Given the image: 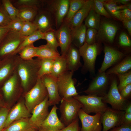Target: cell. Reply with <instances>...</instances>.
Wrapping results in <instances>:
<instances>
[{"label":"cell","instance_id":"4","mask_svg":"<svg viewBox=\"0 0 131 131\" xmlns=\"http://www.w3.org/2000/svg\"><path fill=\"white\" fill-rule=\"evenodd\" d=\"M48 95L47 90L41 79L39 78L34 86L24 94L25 104L30 113Z\"/></svg>","mask_w":131,"mask_h":131},{"label":"cell","instance_id":"50","mask_svg":"<svg viewBox=\"0 0 131 131\" xmlns=\"http://www.w3.org/2000/svg\"><path fill=\"white\" fill-rule=\"evenodd\" d=\"M121 15L122 21L124 20H131V10L127 8L121 10Z\"/></svg>","mask_w":131,"mask_h":131},{"label":"cell","instance_id":"45","mask_svg":"<svg viewBox=\"0 0 131 131\" xmlns=\"http://www.w3.org/2000/svg\"><path fill=\"white\" fill-rule=\"evenodd\" d=\"M97 30L92 28H88L86 30L85 42L89 45L93 44L95 42Z\"/></svg>","mask_w":131,"mask_h":131},{"label":"cell","instance_id":"28","mask_svg":"<svg viewBox=\"0 0 131 131\" xmlns=\"http://www.w3.org/2000/svg\"><path fill=\"white\" fill-rule=\"evenodd\" d=\"M102 1L105 7L112 16L122 21L121 16V10L126 8L125 5H118L114 0H102Z\"/></svg>","mask_w":131,"mask_h":131},{"label":"cell","instance_id":"7","mask_svg":"<svg viewBox=\"0 0 131 131\" xmlns=\"http://www.w3.org/2000/svg\"><path fill=\"white\" fill-rule=\"evenodd\" d=\"M74 72L68 71L57 77V84L59 94L61 99L78 95L72 78Z\"/></svg>","mask_w":131,"mask_h":131},{"label":"cell","instance_id":"41","mask_svg":"<svg viewBox=\"0 0 131 131\" xmlns=\"http://www.w3.org/2000/svg\"><path fill=\"white\" fill-rule=\"evenodd\" d=\"M119 80V83L118 86V89L119 92L124 87L131 84V72L117 74Z\"/></svg>","mask_w":131,"mask_h":131},{"label":"cell","instance_id":"3","mask_svg":"<svg viewBox=\"0 0 131 131\" xmlns=\"http://www.w3.org/2000/svg\"><path fill=\"white\" fill-rule=\"evenodd\" d=\"M43 8L51 13L57 29L63 22L67 15L69 0H43Z\"/></svg>","mask_w":131,"mask_h":131},{"label":"cell","instance_id":"30","mask_svg":"<svg viewBox=\"0 0 131 131\" xmlns=\"http://www.w3.org/2000/svg\"><path fill=\"white\" fill-rule=\"evenodd\" d=\"M17 8L18 11L17 17L24 22H33L38 10L35 8L27 7Z\"/></svg>","mask_w":131,"mask_h":131},{"label":"cell","instance_id":"29","mask_svg":"<svg viewBox=\"0 0 131 131\" xmlns=\"http://www.w3.org/2000/svg\"><path fill=\"white\" fill-rule=\"evenodd\" d=\"M131 68V58L129 57L109 69L106 73L108 75L112 74H123L127 73Z\"/></svg>","mask_w":131,"mask_h":131},{"label":"cell","instance_id":"52","mask_svg":"<svg viewBox=\"0 0 131 131\" xmlns=\"http://www.w3.org/2000/svg\"><path fill=\"white\" fill-rule=\"evenodd\" d=\"M131 125V113H125L123 117L120 125Z\"/></svg>","mask_w":131,"mask_h":131},{"label":"cell","instance_id":"37","mask_svg":"<svg viewBox=\"0 0 131 131\" xmlns=\"http://www.w3.org/2000/svg\"><path fill=\"white\" fill-rule=\"evenodd\" d=\"M38 47H35L33 44H30L24 48L18 54L22 59L29 60L36 57Z\"/></svg>","mask_w":131,"mask_h":131},{"label":"cell","instance_id":"34","mask_svg":"<svg viewBox=\"0 0 131 131\" xmlns=\"http://www.w3.org/2000/svg\"><path fill=\"white\" fill-rule=\"evenodd\" d=\"M10 1L17 8L27 7L35 8L39 10L42 8L43 6V0H14Z\"/></svg>","mask_w":131,"mask_h":131},{"label":"cell","instance_id":"40","mask_svg":"<svg viewBox=\"0 0 131 131\" xmlns=\"http://www.w3.org/2000/svg\"><path fill=\"white\" fill-rule=\"evenodd\" d=\"M37 30V26L33 22H25L20 33L23 35L26 36L32 35Z\"/></svg>","mask_w":131,"mask_h":131},{"label":"cell","instance_id":"36","mask_svg":"<svg viewBox=\"0 0 131 131\" xmlns=\"http://www.w3.org/2000/svg\"><path fill=\"white\" fill-rule=\"evenodd\" d=\"M40 59V67L38 77L39 78H41L45 75L51 74L53 63L55 59Z\"/></svg>","mask_w":131,"mask_h":131},{"label":"cell","instance_id":"39","mask_svg":"<svg viewBox=\"0 0 131 131\" xmlns=\"http://www.w3.org/2000/svg\"><path fill=\"white\" fill-rule=\"evenodd\" d=\"M1 2L12 20L17 17L18 9L12 4L10 0H2Z\"/></svg>","mask_w":131,"mask_h":131},{"label":"cell","instance_id":"9","mask_svg":"<svg viewBox=\"0 0 131 131\" xmlns=\"http://www.w3.org/2000/svg\"><path fill=\"white\" fill-rule=\"evenodd\" d=\"M99 44L96 43L89 45L85 42L79 48L80 56L84 61V66L91 72L94 71L96 60L99 53Z\"/></svg>","mask_w":131,"mask_h":131},{"label":"cell","instance_id":"56","mask_svg":"<svg viewBox=\"0 0 131 131\" xmlns=\"http://www.w3.org/2000/svg\"><path fill=\"white\" fill-rule=\"evenodd\" d=\"M114 0L116 3H119L124 5L126 4L130 1L129 0Z\"/></svg>","mask_w":131,"mask_h":131},{"label":"cell","instance_id":"6","mask_svg":"<svg viewBox=\"0 0 131 131\" xmlns=\"http://www.w3.org/2000/svg\"><path fill=\"white\" fill-rule=\"evenodd\" d=\"M26 37L10 30L0 44V57L13 55Z\"/></svg>","mask_w":131,"mask_h":131},{"label":"cell","instance_id":"57","mask_svg":"<svg viewBox=\"0 0 131 131\" xmlns=\"http://www.w3.org/2000/svg\"><path fill=\"white\" fill-rule=\"evenodd\" d=\"M6 105L1 98H0V107L2 106H5Z\"/></svg>","mask_w":131,"mask_h":131},{"label":"cell","instance_id":"11","mask_svg":"<svg viewBox=\"0 0 131 131\" xmlns=\"http://www.w3.org/2000/svg\"><path fill=\"white\" fill-rule=\"evenodd\" d=\"M124 111L118 110L108 107L102 114L100 121L103 125L102 131H108L120 125Z\"/></svg>","mask_w":131,"mask_h":131},{"label":"cell","instance_id":"17","mask_svg":"<svg viewBox=\"0 0 131 131\" xmlns=\"http://www.w3.org/2000/svg\"><path fill=\"white\" fill-rule=\"evenodd\" d=\"M37 26L38 30L44 33L53 29L55 23L51 13L47 9L42 8L39 9L33 22Z\"/></svg>","mask_w":131,"mask_h":131},{"label":"cell","instance_id":"14","mask_svg":"<svg viewBox=\"0 0 131 131\" xmlns=\"http://www.w3.org/2000/svg\"><path fill=\"white\" fill-rule=\"evenodd\" d=\"M102 114L98 113L90 115L81 109L78 112V116L80 120L82 127L81 131H102V126L100 121Z\"/></svg>","mask_w":131,"mask_h":131},{"label":"cell","instance_id":"58","mask_svg":"<svg viewBox=\"0 0 131 131\" xmlns=\"http://www.w3.org/2000/svg\"><path fill=\"white\" fill-rule=\"evenodd\" d=\"M126 8L131 10V3L127 4L125 5Z\"/></svg>","mask_w":131,"mask_h":131},{"label":"cell","instance_id":"5","mask_svg":"<svg viewBox=\"0 0 131 131\" xmlns=\"http://www.w3.org/2000/svg\"><path fill=\"white\" fill-rule=\"evenodd\" d=\"M74 97L81 104V109L89 114L92 113L102 114L108 107L107 104L103 101L102 97L87 95H78Z\"/></svg>","mask_w":131,"mask_h":131},{"label":"cell","instance_id":"46","mask_svg":"<svg viewBox=\"0 0 131 131\" xmlns=\"http://www.w3.org/2000/svg\"><path fill=\"white\" fill-rule=\"evenodd\" d=\"M9 109L6 105L0 107V131H2L5 126Z\"/></svg>","mask_w":131,"mask_h":131},{"label":"cell","instance_id":"19","mask_svg":"<svg viewBox=\"0 0 131 131\" xmlns=\"http://www.w3.org/2000/svg\"><path fill=\"white\" fill-rule=\"evenodd\" d=\"M31 115L30 112L25 105V102L20 101L9 110L7 117L5 128L16 121L29 118Z\"/></svg>","mask_w":131,"mask_h":131},{"label":"cell","instance_id":"32","mask_svg":"<svg viewBox=\"0 0 131 131\" xmlns=\"http://www.w3.org/2000/svg\"><path fill=\"white\" fill-rule=\"evenodd\" d=\"M100 23V15L96 12L93 7L85 18L84 25L88 28H93L98 31Z\"/></svg>","mask_w":131,"mask_h":131},{"label":"cell","instance_id":"27","mask_svg":"<svg viewBox=\"0 0 131 131\" xmlns=\"http://www.w3.org/2000/svg\"><path fill=\"white\" fill-rule=\"evenodd\" d=\"M58 51L50 47L47 44L38 47L36 57L41 59H55L60 56Z\"/></svg>","mask_w":131,"mask_h":131},{"label":"cell","instance_id":"13","mask_svg":"<svg viewBox=\"0 0 131 131\" xmlns=\"http://www.w3.org/2000/svg\"><path fill=\"white\" fill-rule=\"evenodd\" d=\"M55 34L61 49L62 55H65L72 43L71 30L69 23L64 21L60 27L55 30Z\"/></svg>","mask_w":131,"mask_h":131},{"label":"cell","instance_id":"31","mask_svg":"<svg viewBox=\"0 0 131 131\" xmlns=\"http://www.w3.org/2000/svg\"><path fill=\"white\" fill-rule=\"evenodd\" d=\"M86 0H69L68 11L64 21L69 23L76 13L82 7Z\"/></svg>","mask_w":131,"mask_h":131},{"label":"cell","instance_id":"49","mask_svg":"<svg viewBox=\"0 0 131 131\" xmlns=\"http://www.w3.org/2000/svg\"><path fill=\"white\" fill-rule=\"evenodd\" d=\"M122 97L125 100L129 101L131 94V84L123 88L120 92Z\"/></svg>","mask_w":131,"mask_h":131},{"label":"cell","instance_id":"22","mask_svg":"<svg viewBox=\"0 0 131 131\" xmlns=\"http://www.w3.org/2000/svg\"><path fill=\"white\" fill-rule=\"evenodd\" d=\"M118 30V27L114 23L108 21H102L97 31L96 38L101 41L112 43Z\"/></svg>","mask_w":131,"mask_h":131},{"label":"cell","instance_id":"20","mask_svg":"<svg viewBox=\"0 0 131 131\" xmlns=\"http://www.w3.org/2000/svg\"><path fill=\"white\" fill-rule=\"evenodd\" d=\"M93 7V0H86L83 6L76 13L68 23L71 31L72 38L75 31L82 24L83 20Z\"/></svg>","mask_w":131,"mask_h":131},{"label":"cell","instance_id":"15","mask_svg":"<svg viewBox=\"0 0 131 131\" xmlns=\"http://www.w3.org/2000/svg\"><path fill=\"white\" fill-rule=\"evenodd\" d=\"M2 90L5 98L7 100L23 92L20 78L16 70L4 84Z\"/></svg>","mask_w":131,"mask_h":131},{"label":"cell","instance_id":"60","mask_svg":"<svg viewBox=\"0 0 131 131\" xmlns=\"http://www.w3.org/2000/svg\"><path fill=\"white\" fill-rule=\"evenodd\" d=\"M1 94L0 93V98H1Z\"/></svg>","mask_w":131,"mask_h":131},{"label":"cell","instance_id":"21","mask_svg":"<svg viewBox=\"0 0 131 131\" xmlns=\"http://www.w3.org/2000/svg\"><path fill=\"white\" fill-rule=\"evenodd\" d=\"M19 55H12L4 58L0 64V83L6 82L15 72Z\"/></svg>","mask_w":131,"mask_h":131},{"label":"cell","instance_id":"26","mask_svg":"<svg viewBox=\"0 0 131 131\" xmlns=\"http://www.w3.org/2000/svg\"><path fill=\"white\" fill-rule=\"evenodd\" d=\"M29 118L16 121L4 129L2 131H29L35 129L31 124Z\"/></svg>","mask_w":131,"mask_h":131},{"label":"cell","instance_id":"53","mask_svg":"<svg viewBox=\"0 0 131 131\" xmlns=\"http://www.w3.org/2000/svg\"><path fill=\"white\" fill-rule=\"evenodd\" d=\"M10 30L7 26L0 27V44Z\"/></svg>","mask_w":131,"mask_h":131},{"label":"cell","instance_id":"2","mask_svg":"<svg viewBox=\"0 0 131 131\" xmlns=\"http://www.w3.org/2000/svg\"><path fill=\"white\" fill-rule=\"evenodd\" d=\"M59 109L61 114L60 120L66 126L78 117V113L82 105L74 97L62 98Z\"/></svg>","mask_w":131,"mask_h":131},{"label":"cell","instance_id":"24","mask_svg":"<svg viewBox=\"0 0 131 131\" xmlns=\"http://www.w3.org/2000/svg\"><path fill=\"white\" fill-rule=\"evenodd\" d=\"M78 48L72 43L66 54L68 71L74 72L81 66V56Z\"/></svg>","mask_w":131,"mask_h":131},{"label":"cell","instance_id":"33","mask_svg":"<svg viewBox=\"0 0 131 131\" xmlns=\"http://www.w3.org/2000/svg\"><path fill=\"white\" fill-rule=\"evenodd\" d=\"M87 27L82 24L72 37V44L79 48L85 42Z\"/></svg>","mask_w":131,"mask_h":131},{"label":"cell","instance_id":"48","mask_svg":"<svg viewBox=\"0 0 131 131\" xmlns=\"http://www.w3.org/2000/svg\"><path fill=\"white\" fill-rule=\"evenodd\" d=\"M78 117L59 131H80Z\"/></svg>","mask_w":131,"mask_h":131},{"label":"cell","instance_id":"8","mask_svg":"<svg viewBox=\"0 0 131 131\" xmlns=\"http://www.w3.org/2000/svg\"><path fill=\"white\" fill-rule=\"evenodd\" d=\"M116 79L112 81L108 92L103 97V101L110 104L114 109L124 111L130 101L124 99L121 96L118 88Z\"/></svg>","mask_w":131,"mask_h":131},{"label":"cell","instance_id":"44","mask_svg":"<svg viewBox=\"0 0 131 131\" xmlns=\"http://www.w3.org/2000/svg\"><path fill=\"white\" fill-rule=\"evenodd\" d=\"M24 22L17 18L12 20L7 26L11 30L20 33L22 28Z\"/></svg>","mask_w":131,"mask_h":131},{"label":"cell","instance_id":"18","mask_svg":"<svg viewBox=\"0 0 131 131\" xmlns=\"http://www.w3.org/2000/svg\"><path fill=\"white\" fill-rule=\"evenodd\" d=\"M58 109L53 105L48 116L38 130V131H59L66 126L58 118L57 113Z\"/></svg>","mask_w":131,"mask_h":131},{"label":"cell","instance_id":"1","mask_svg":"<svg viewBox=\"0 0 131 131\" xmlns=\"http://www.w3.org/2000/svg\"><path fill=\"white\" fill-rule=\"evenodd\" d=\"M40 60L37 58L29 60L21 58L19 56L15 70L21 81L24 94L31 89L39 78Z\"/></svg>","mask_w":131,"mask_h":131},{"label":"cell","instance_id":"16","mask_svg":"<svg viewBox=\"0 0 131 131\" xmlns=\"http://www.w3.org/2000/svg\"><path fill=\"white\" fill-rule=\"evenodd\" d=\"M41 78L48 92L49 106L58 104L62 99L58 92L57 78L50 74L45 75Z\"/></svg>","mask_w":131,"mask_h":131},{"label":"cell","instance_id":"25","mask_svg":"<svg viewBox=\"0 0 131 131\" xmlns=\"http://www.w3.org/2000/svg\"><path fill=\"white\" fill-rule=\"evenodd\" d=\"M68 71L66 55H60L54 59L51 74L57 78Z\"/></svg>","mask_w":131,"mask_h":131},{"label":"cell","instance_id":"12","mask_svg":"<svg viewBox=\"0 0 131 131\" xmlns=\"http://www.w3.org/2000/svg\"><path fill=\"white\" fill-rule=\"evenodd\" d=\"M48 95L41 103L32 110L29 118V122L33 128L38 130L42 124L48 116L49 112Z\"/></svg>","mask_w":131,"mask_h":131},{"label":"cell","instance_id":"43","mask_svg":"<svg viewBox=\"0 0 131 131\" xmlns=\"http://www.w3.org/2000/svg\"><path fill=\"white\" fill-rule=\"evenodd\" d=\"M11 21L1 1H0V27L7 26Z\"/></svg>","mask_w":131,"mask_h":131},{"label":"cell","instance_id":"10","mask_svg":"<svg viewBox=\"0 0 131 131\" xmlns=\"http://www.w3.org/2000/svg\"><path fill=\"white\" fill-rule=\"evenodd\" d=\"M108 75L105 72L99 73L92 80L84 92L88 95L104 96L107 93L109 84Z\"/></svg>","mask_w":131,"mask_h":131},{"label":"cell","instance_id":"54","mask_svg":"<svg viewBox=\"0 0 131 131\" xmlns=\"http://www.w3.org/2000/svg\"><path fill=\"white\" fill-rule=\"evenodd\" d=\"M124 27L126 29L130 35H131V20H124L123 21Z\"/></svg>","mask_w":131,"mask_h":131},{"label":"cell","instance_id":"38","mask_svg":"<svg viewBox=\"0 0 131 131\" xmlns=\"http://www.w3.org/2000/svg\"><path fill=\"white\" fill-rule=\"evenodd\" d=\"M55 30L52 29L44 33L43 39L46 41L47 44L50 47L58 51L57 48L59 44L55 35Z\"/></svg>","mask_w":131,"mask_h":131},{"label":"cell","instance_id":"23","mask_svg":"<svg viewBox=\"0 0 131 131\" xmlns=\"http://www.w3.org/2000/svg\"><path fill=\"white\" fill-rule=\"evenodd\" d=\"M104 57L99 73L104 72L108 68L121 59L124 56L121 52L107 45L104 48Z\"/></svg>","mask_w":131,"mask_h":131},{"label":"cell","instance_id":"59","mask_svg":"<svg viewBox=\"0 0 131 131\" xmlns=\"http://www.w3.org/2000/svg\"><path fill=\"white\" fill-rule=\"evenodd\" d=\"M29 131H38L37 130L33 129H32L31 130H30Z\"/></svg>","mask_w":131,"mask_h":131},{"label":"cell","instance_id":"42","mask_svg":"<svg viewBox=\"0 0 131 131\" xmlns=\"http://www.w3.org/2000/svg\"><path fill=\"white\" fill-rule=\"evenodd\" d=\"M94 9L96 13L107 18L111 16L105 9L102 0H94Z\"/></svg>","mask_w":131,"mask_h":131},{"label":"cell","instance_id":"51","mask_svg":"<svg viewBox=\"0 0 131 131\" xmlns=\"http://www.w3.org/2000/svg\"><path fill=\"white\" fill-rule=\"evenodd\" d=\"M109 131H131V125H120L113 128Z\"/></svg>","mask_w":131,"mask_h":131},{"label":"cell","instance_id":"47","mask_svg":"<svg viewBox=\"0 0 131 131\" xmlns=\"http://www.w3.org/2000/svg\"><path fill=\"white\" fill-rule=\"evenodd\" d=\"M119 43L121 46L130 47L131 46V41L126 33L122 32L120 34L119 38Z\"/></svg>","mask_w":131,"mask_h":131},{"label":"cell","instance_id":"55","mask_svg":"<svg viewBox=\"0 0 131 131\" xmlns=\"http://www.w3.org/2000/svg\"><path fill=\"white\" fill-rule=\"evenodd\" d=\"M125 113H131V103L129 101L127 106L124 110Z\"/></svg>","mask_w":131,"mask_h":131},{"label":"cell","instance_id":"35","mask_svg":"<svg viewBox=\"0 0 131 131\" xmlns=\"http://www.w3.org/2000/svg\"><path fill=\"white\" fill-rule=\"evenodd\" d=\"M43 36L44 33L38 30L32 35L26 36L13 55L17 54L24 48L33 44L36 41L40 39H43Z\"/></svg>","mask_w":131,"mask_h":131}]
</instances>
